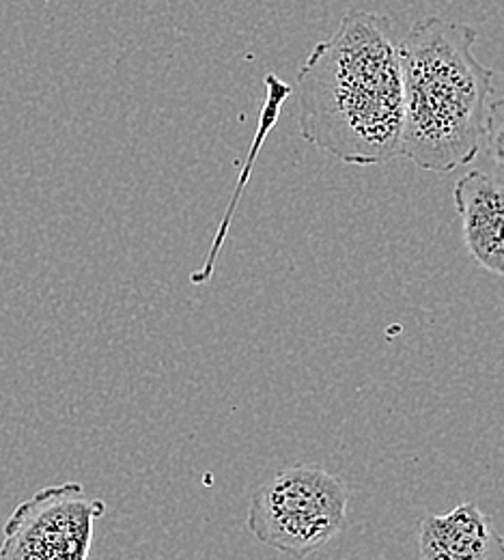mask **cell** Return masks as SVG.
<instances>
[{"label":"cell","mask_w":504,"mask_h":560,"mask_svg":"<svg viewBox=\"0 0 504 560\" xmlns=\"http://www.w3.org/2000/svg\"><path fill=\"white\" fill-rule=\"evenodd\" d=\"M453 201L470 259L479 268L504 279L503 177L470 171L457 179Z\"/></svg>","instance_id":"5"},{"label":"cell","mask_w":504,"mask_h":560,"mask_svg":"<svg viewBox=\"0 0 504 560\" xmlns=\"http://www.w3.org/2000/svg\"><path fill=\"white\" fill-rule=\"evenodd\" d=\"M483 149H488L490 158L504 171V97L490 102Z\"/></svg>","instance_id":"8"},{"label":"cell","mask_w":504,"mask_h":560,"mask_svg":"<svg viewBox=\"0 0 504 560\" xmlns=\"http://www.w3.org/2000/svg\"><path fill=\"white\" fill-rule=\"evenodd\" d=\"M348 506L350 491L341 477L300 464L253 491L246 526L263 546L304 560L345 530Z\"/></svg>","instance_id":"3"},{"label":"cell","mask_w":504,"mask_h":560,"mask_svg":"<svg viewBox=\"0 0 504 560\" xmlns=\"http://www.w3.org/2000/svg\"><path fill=\"white\" fill-rule=\"evenodd\" d=\"M401 35L390 18L352 9L297 73L300 137L354 166L401 155Z\"/></svg>","instance_id":"1"},{"label":"cell","mask_w":504,"mask_h":560,"mask_svg":"<svg viewBox=\"0 0 504 560\" xmlns=\"http://www.w3.org/2000/svg\"><path fill=\"white\" fill-rule=\"evenodd\" d=\"M477 31L427 15L401 37V158L423 171L453 173L483 149L494 70L474 55Z\"/></svg>","instance_id":"2"},{"label":"cell","mask_w":504,"mask_h":560,"mask_svg":"<svg viewBox=\"0 0 504 560\" xmlns=\"http://www.w3.org/2000/svg\"><path fill=\"white\" fill-rule=\"evenodd\" d=\"M419 560H504V537L477 502L419 524Z\"/></svg>","instance_id":"6"},{"label":"cell","mask_w":504,"mask_h":560,"mask_svg":"<svg viewBox=\"0 0 504 560\" xmlns=\"http://www.w3.org/2000/svg\"><path fill=\"white\" fill-rule=\"evenodd\" d=\"M104 513V500L89 498L80 483L44 488L4 522L0 560H89Z\"/></svg>","instance_id":"4"},{"label":"cell","mask_w":504,"mask_h":560,"mask_svg":"<svg viewBox=\"0 0 504 560\" xmlns=\"http://www.w3.org/2000/svg\"><path fill=\"white\" fill-rule=\"evenodd\" d=\"M291 93H293V86H289L288 82L279 80L274 73H268V75H266V104H263L261 115H259V128H257V135H255L253 147H250V158H248V162H246V166H244V171H242V175H239V182H237L235 195H233V199H231V203H228V210H226L222 222H220V229H218L216 237H214V246H212V250H210V255H208V259H206V266H203L199 272H192V282H195V284L208 282V280L214 277L218 253H220V248H222V244H224V235H226V231H228V226H231V218H233L235 208H237L239 195H242L244 186H246L248 179H250V171H253L257 151H259V147L266 142V137L270 135V130L277 126L279 113H281V108H283V104L291 97Z\"/></svg>","instance_id":"7"}]
</instances>
